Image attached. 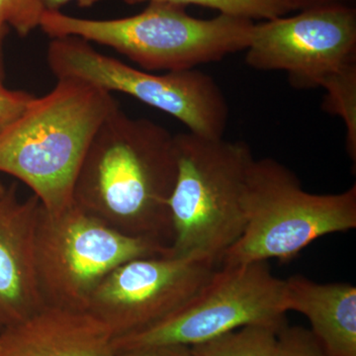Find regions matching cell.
Masks as SVG:
<instances>
[{
	"instance_id": "cell-13",
	"label": "cell",
	"mask_w": 356,
	"mask_h": 356,
	"mask_svg": "<svg viewBox=\"0 0 356 356\" xmlns=\"http://www.w3.org/2000/svg\"><path fill=\"white\" fill-rule=\"evenodd\" d=\"M285 310L308 318L312 334L329 356H356V287L318 283L305 276L283 280Z\"/></svg>"
},
{
	"instance_id": "cell-20",
	"label": "cell",
	"mask_w": 356,
	"mask_h": 356,
	"mask_svg": "<svg viewBox=\"0 0 356 356\" xmlns=\"http://www.w3.org/2000/svg\"><path fill=\"white\" fill-rule=\"evenodd\" d=\"M293 10H305L314 7L330 6V4L339 3L337 0H287Z\"/></svg>"
},
{
	"instance_id": "cell-25",
	"label": "cell",
	"mask_w": 356,
	"mask_h": 356,
	"mask_svg": "<svg viewBox=\"0 0 356 356\" xmlns=\"http://www.w3.org/2000/svg\"><path fill=\"white\" fill-rule=\"evenodd\" d=\"M6 187L4 186L3 184H2L1 181H0V198L2 197V196L4 195V193L6 192Z\"/></svg>"
},
{
	"instance_id": "cell-10",
	"label": "cell",
	"mask_w": 356,
	"mask_h": 356,
	"mask_svg": "<svg viewBox=\"0 0 356 356\" xmlns=\"http://www.w3.org/2000/svg\"><path fill=\"white\" fill-rule=\"evenodd\" d=\"M216 264L172 254L121 264L96 288L88 312L114 339L152 327L186 304L210 280Z\"/></svg>"
},
{
	"instance_id": "cell-22",
	"label": "cell",
	"mask_w": 356,
	"mask_h": 356,
	"mask_svg": "<svg viewBox=\"0 0 356 356\" xmlns=\"http://www.w3.org/2000/svg\"><path fill=\"white\" fill-rule=\"evenodd\" d=\"M161 356H195L191 348L175 346V348H161Z\"/></svg>"
},
{
	"instance_id": "cell-16",
	"label": "cell",
	"mask_w": 356,
	"mask_h": 356,
	"mask_svg": "<svg viewBox=\"0 0 356 356\" xmlns=\"http://www.w3.org/2000/svg\"><path fill=\"white\" fill-rule=\"evenodd\" d=\"M105 0H83L79 6L89 7ZM129 6L142 2H165L175 6H193L215 9L220 14L248 20H269L291 13L287 0H119Z\"/></svg>"
},
{
	"instance_id": "cell-4",
	"label": "cell",
	"mask_w": 356,
	"mask_h": 356,
	"mask_svg": "<svg viewBox=\"0 0 356 356\" xmlns=\"http://www.w3.org/2000/svg\"><path fill=\"white\" fill-rule=\"evenodd\" d=\"M254 24L225 14L198 19L184 6L149 2L142 13L119 19H84L44 11L40 28L51 39L77 37L109 47L147 72H170L197 69L247 50Z\"/></svg>"
},
{
	"instance_id": "cell-21",
	"label": "cell",
	"mask_w": 356,
	"mask_h": 356,
	"mask_svg": "<svg viewBox=\"0 0 356 356\" xmlns=\"http://www.w3.org/2000/svg\"><path fill=\"white\" fill-rule=\"evenodd\" d=\"M74 1V0H39L41 6H43L44 11L48 13H58L62 7L67 6L70 2ZM77 3H81L83 0H76Z\"/></svg>"
},
{
	"instance_id": "cell-1",
	"label": "cell",
	"mask_w": 356,
	"mask_h": 356,
	"mask_svg": "<svg viewBox=\"0 0 356 356\" xmlns=\"http://www.w3.org/2000/svg\"><path fill=\"white\" fill-rule=\"evenodd\" d=\"M175 136L119 108L97 131L77 175L74 202L127 235L170 248Z\"/></svg>"
},
{
	"instance_id": "cell-19",
	"label": "cell",
	"mask_w": 356,
	"mask_h": 356,
	"mask_svg": "<svg viewBox=\"0 0 356 356\" xmlns=\"http://www.w3.org/2000/svg\"><path fill=\"white\" fill-rule=\"evenodd\" d=\"M35 95L22 90H13L0 84V134L25 111Z\"/></svg>"
},
{
	"instance_id": "cell-7",
	"label": "cell",
	"mask_w": 356,
	"mask_h": 356,
	"mask_svg": "<svg viewBox=\"0 0 356 356\" xmlns=\"http://www.w3.org/2000/svg\"><path fill=\"white\" fill-rule=\"evenodd\" d=\"M47 60L58 79L93 84L113 95L121 92L165 112L205 138H222L229 105L215 79L197 69L154 74L96 51L77 37L51 39Z\"/></svg>"
},
{
	"instance_id": "cell-12",
	"label": "cell",
	"mask_w": 356,
	"mask_h": 356,
	"mask_svg": "<svg viewBox=\"0 0 356 356\" xmlns=\"http://www.w3.org/2000/svg\"><path fill=\"white\" fill-rule=\"evenodd\" d=\"M113 341L89 312L44 305L0 332V356H115Z\"/></svg>"
},
{
	"instance_id": "cell-2",
	"label": "cell",
	"mask_w": 356,
	"mask_h": 356,
	"mask_svg": "<svg viewBox=\"0 0 356 356\" xmlns=\"http://www.w3.org/2000/svg\"><path fill=\"white\" fill-rule=\"evenodd\" d=\"M117 108L104 89L58 79L0 134V172L27 185L47 212H62L74 203L77 175L93 138Z\"/></svg>"
},
{
	"instance_id": "cell-17",
	"label": "cell",
	"mask_w": 356,
	"mask_h": 356,
	"mask_svg": "<svg viewBox=\"0 0 356 356\" xmlns=\"http://www.w3.org/2000/svg\"><path fill=\"white\" fill-rule=\"evenodd\" d=\"M44 13L39 0H0V25L26 37L40 27Z\"/></svg>"
},
{
	"instance_id": "cell-11",
	"label": "cell",
	"mask_w": 356,
	"mask_h": 356,
	"mask_svg": "<svg viewBox=\"0 0 356 356\" xmlns=\"http://www.w3.org/2000/svg\"><path fill=\"white\" fill-rule=\"evenodd\" d=\"M41 203L21 200L15 185L0 198V332L44 306L35 257Z\"/></svg>"
},
{
	"instance_id": "cell-15",
	"label": "cell",
	"mask_w": 356,
	"mask_h": 356,
	"mask_svg": "<svg viewBox=\"0 0 356 356\" xmlns=\"http://www.w3.org/2000/svg\"><path fill=\"white\" fill-rule=\"evenodd\" d=\"M318 86L324 88L323 109L337 115L346 129V147L348 156L356 163V62L323 77Z\"/></svg>"
},
{
	"instance_id": "cell-8",
	"label": "cell",
	"mask_w": 356,
	"mask_h": 356,
	"mask_svg": "<svg viewBox=\"0 0 356 356\" xmlns=\"http://www.w3.org/2000/svg\"><path fill=\"white\" fill-rule=\"evenodd\" d=\"M283 280L267 261L220 266L200 291L172 315L114 339L115 353L193 348L238 327L285 321Z\"/></svg>"
},
{
	"instance_id": "cell-14",
	"label": "cell",
	"mask_w": 356,
	"mask_h": 356,
	"mask_svg": "<svg viewBox=\"0 0 356 356\" xmlns=\"http://www.w3.org/2000/svg\"><path fill=\"white\" fill-rule=\"evenodd\" d=\"M284 324L245 325L191 350L195 356H273L278 331Z\"/></svg>"
},
{
	"instance_id": "cell-6",
	"label": "cell",
	"mask_w": 356,
	"mask_h": 356,
	"mask_svg": "<svg viewBox=\"0 0 356 356\" xmlns=\"http://www.w3.org/2000/svg\"><path fill=\"white\" fill-rule=\"evenodd\" d=\"M168 254L170 248L122 233L74 202L57 214L40 209L35 257L44 305L88 312L96 288L116 267Z\"/></svg>"
},
{
	"instance_id": "cell-5",
	"label": "cell",
	"mask_w": 356,
	"mask_h": 356,
	"mask_svg": "<svg viewBox=\"0 0 356 356\" xmlns=\"http://www.w3.org/2000/svg\"><path fill=\"white\" fill-rule=\"evenodd\" d=\"M242 206L245 228L220 266L287 261L322 236L356 228L355 184L341 193H310L271 158L252 161Z\"/></svg>"
},
{
	"instance_id": "cell-18",
	"label": "cell",
	"mask_w": 356,
	"mask_h": 356,
	"mask_svg": "<svg viewBox=\"0 0 356 356\" xmlns=\"http://www.w3.org/2000/svg\"><path fill=\"white\" fill-rule=\"evenodd\" d=\"M273 356H329L310 330L285 323L280 327Z\"/></svg>"
},
{
	"instance_id": "cell-24",
	"label": "cell",
	"mask_w": 356,
	"mask_h": 356,
	"mask_svg": "<svg viewBox=\"0 0 356 356\" xmlns=\"http://www.w3.org/2000/svg\"><path fill=\"white\" fill-rule=\"evenodd\" d=\"M115 356H161V350H135L116 353Z\"/></svg>"
},
{
	"instance_id": "cell-23",
	"label": "cell",
	"mask_w": 356,
	"mask_h": 356,
	"mask_svg": "<svg viewBox=\"0 0 356 356\" xmlns=\"http://www.w3.org/2000/svg\"><path fill=\"white\" fill-rule=\"evenodd\" d=\"M9 28L6 25H0V84L4 81V65H3V44Z\"/></svg>"
},
{
	"instance_id": "cell-3",
	"label": "cell",
	"mask_w": 356,
	"mask_h": 356,
	"mask_svg": "<svg viewBox=\"0 0 356 356\" xmlns=\"http://www.w3.org/2000/svg\"><path fill=\"white\" fill-rule=\"evenodd\" d=\"M177 178L170 195V254L221 264L245 228L242 199L254 161L242 140L175 135Z\"/></svg>"
},
{
	"instance_id": "cell-9",
	"label": "cell",
	"mask_w": 356,
	"mask_h": 356,
	"mask_svg": "<svg viewBox=\"0 0 356 356\" xmlns=\"http://www.w3.org/2000/svg\"><path fill=\"white\" fill-rule=\"evenodd\" d=\"M245 51L248 67L282 70L296 88H316L323 77L356 62L355 10L334 3L254 23Z\"/></svg>"
}]
</instances>
